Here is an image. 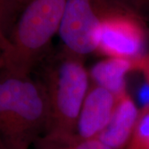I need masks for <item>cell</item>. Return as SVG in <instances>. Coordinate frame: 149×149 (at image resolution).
Returning <instances> with one entry per match:
<instances>
[{"label":"cell","instance_id":"9a60e30c","mask_svg":"<svg viewBox=\"0 0 149 149\" xmlns=\"http://www.w3.org/2000/svg\"><path fill=\"white\" fill-rule=\"evenodd\" d=\"M0 149H8L7 147H6V145L2 141H1V139H0Z\"/></svg>","mask_w":149,"mask_h":149},{"label":"cell","instance_id":"5b68a950","mask_svg":"<svg viewBox=\"0 0 149 149\" xmlns=\"http://www.w3.org/2000/svg\"><path fill=\"white\" fill-rule=\"evenodd\" d=\"M111 0H66L58 34L63 47L83 56L96 52L103 18Z\"/></svg>","mask_w":149,"mask_h":149},{"label":"cell","instance_id":"30bf717a","mask_svg":"<svg viewBox=\"0 0 149 149\" xmlns=\"http://www.w3.org/2000/svg\"><path fill=\"white\" fill-rule=\"evenodd\" d=\"M32 0H0V31L6 37L17 17Z\"/></svg>","mask_w":149,"mask_h":149},{"label":"cell","instance_id":"6da1fadb","mask_svg":"<svg viewBox=\"0 0 149 149\" xmlns=\"http://www.w3.org/2000/svg\"><path fill=\"white\" fill-rule=\"evenodd\" d=\"M50 108L38 79L0 73V139L8 149H29L47 131Z\"/></svg>","mask_w":149,"mask_h":149},{"label":"cell","instance_id":"8fae6325","mask_svg":"<svg viewBox=\"0 0 149 149\" xmlns=\"http://www.w3.org/2000/svg\"><path fill=\"white\" fill-rule=\"evenodd\" d=\"M125 149H149V104L140 109L133 135Z\"/></svg>","mask_w":149,"mask_h":149},{"label":"cell","instance_id":"7a4b0ae2","mask_svg":"<svg viewBox=\"0 0 149 149\" xmlns=\"http://www.w3.org/2000/svg\"><path fill=\"white\" fill-rule=\"evenodd\" d=\"M36 70L37 79L46 90L50 108V123L44 135L56 139L73 138L90 88V74L82 56L65 47L52 51Z\"/></svg>","mask_w":149,"mask_h":149},{"label":"cell","instance_id":"4fadbf2b","mask_svg":"<svg viewBox=\"0 0 149 149\" xmlns=\"http://www.w3.org/2000/svg\"><path fill=\"white\" fill-rule=\"evenodd\" d=\"M133 70L139 71L149 85V53L133 61Z\"/></svg>","mask_w":149,"mask_h":149},{"label":"cell","instance_id":"ba28073f","mask_svg":"<svg viewBox=\"0 0 149 149\" xmlns=\"http://www.w3.org/2000/svg\"><path fill=\"white\" fill-rule=\"evenodd\" d=\"M130 71H133V61L106 57L94 65L89 74L93 84L110 91L117 98L127 92L126 75Z\"/></svg>","mask_w":149,"mask_h":149},{"label":"cell","instance_id":"52a82bcc","mask_svg":"<svg viewBox=\"0 0 149 149\" xmlns=\"http://www.w3.org/2000/svg\"><path fill=\"white\" fill-rule=\"evenodd\" d=\"M139 111L127 92L117 97L116 106L106 127L95 139L111 149H125L133 135Z\"/></svg>","mask_w":149,"mask_h":149},{"label":"cell","instance_id":"8992f818","mask_svg":"<svg viewBox=\"0 0 149 149\" xmlns=\"http://www.w3.org/2000/svg\"><path fill=\"white\" fill-rule=\"evenodd\" d=\"M116 102L113 93L92 83L81 107L73 138L95 139L109 122Z\"/></svg>","mask_w":149,"mask_h":149},{"label":"cell","instance_id":"7c38bea8","mask_svg":"<svg viewBox=\"0 0 149 149\" xmlns=\"http://www.w3.org/2000/svg\"><path fill=\"white\" fill-rule=\"evenodd\" d=\"M118 5L133 12L142 17L149 11V0H111Z\"/></svg>","mask_w":149,"mask_h":149},{"label":"cell","instance_id":"277c9868","mask_svg":"<svg viewBox=\"0 0 149 149\" xmlns=\"http://www.w3.org/2000/svg\"><path fill=\"white\" fill-rule=\"evenodd\" d=\"M148 40L143 17L114 3L103 18L96 53L134 61L145 54Z\"/></svg>","mask_w":149,"mask_h":149},{"label":"cell","instance_id":"3957f363","mask_svg":"<svg viewBox=\"0 0 149 149\" xmlns=\"http://www.w3.org/2000/svg\"><path fill=\"white\" fill-rule=\"evenodd\" d=\"M66 0H32L17 17L3 45L4 70L31 75L52 52Z\"/></svg>","mask_w":149,"mask_h":149},{"label":"cell","instance_id":"5bb4252c","mask_svg":"<svg viewBox=\"0 0 149 149\" xmlns=\"http://www.w3.org/2000/svg\"><path fill=\"white\" fill-rule=\"evenodd\" d=\"M6 36L0 31V73L5 68V61H4V51H3V43L5 42Z\"/></svg>","mask_w":149,"mask_h":149},{"label":"cell","instance_id":"9c48e42d","mask_svg":"<svg viewBox=\"0 0 149 149\" xmlns=\"http://www.w3.org/2000/svg\"><path fill=\"white\" fill-rule=\"evenodd\" d=\"M35 149H111L97 139H56L43 135L34 143Z\"/></svg>","mask_w":149,"mask_h":149}]
</instances>
